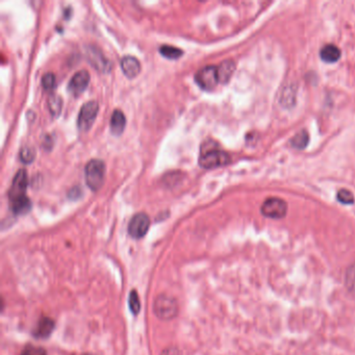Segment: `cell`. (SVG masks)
I'll use <instances>...</instances> for the list:
<instances>
[{
	"label": "cell",
	"mask_w": 355,
	"mask_h": 355,
	"mask_svg": "<svg viewBox=\"0 0 355 355\" xmlns=\"http://www.w3.org/2000/svg\"><path fill=\"white\" fill-rule=\"evenodd\" d=\"M230 163V156L227 152L217 149L210 148L207 144V147L201 148V153L199 156V165L204 169H215L219 167H224Z\"/></svg>",
	"instance_id": "cell-1"
},
{
	"label": "cell",
	"mask_w": 355,
	"mask_h": 355,
	"mask_svg": "<svg viewBox=\"0 0 355 355\" xmlns=\"http://www.w3.org/2000/svg\"><path fill=\"white\" fill-rule=\"evenodd\" d=\"M86 183L88 187L96 192L98 191L104 182L105 177V165L100 160H91L85 169Z\"/></svg>",
	"instance_id": "cell-2"
},
{
	"label": "cell",
	"mask_w": 355,
	"mask_h": 355,
	"mask_svg": "<svg viewBox=\"0 0 355 355\" xmlns=\"http://www.w3.org/2000/svg\"><path fill=\"white\" fill-rule=\"evenodd\" d=\"M195 81L198 84V86L205 90V91H211L214 90L219 82L218 76V68L216 66H205L197 71L195 75Z\"/></svg>",
	"instance_id": "cell-3"
},
{
	"label": "cell",
	"mask_w": 355,
	"mask_h": 355,
	"mask_svg": "<svg viewBox=\"0 0 355 355\" xmlns=\"http://www.w3.org/2000/svg\"><path fill=\"white\" fill-rule=\"evenodd\" d=\"M99 111L98 102L90 100L86 102L81 109L77 118V127L81 131H88L94 124Z\"/></svg>",
	"instance_id": "cell-4"
},
{
	"label": "cell",
	"mask_w": 355,
	"mask_h": 355,
	"mask_svg": "<svg viewBox=\"0 0 355 355\" xmlns=\"http://www.w3.org/2000/svg\"><path fill=\"white\" fill-rule=\"evenodd\" d=\"M262 214L271 219H282L287 216L288 204L285 200L272 197L265 200L261 207Z\"/></svg>",
	"instance_id": "cell-5"
},
{
	"label": "cell",
	"mask_w": 355,
	"mask_h": 355,
	"mask_svg": "<svg viewBox=\"0 0 355 355\" xmlns=\"http://www.w3.org/2000/svg\"><path fill=\"white\" fill-rule=\"evenodd\" d=\"M153 309L156 317L162 320H171L179 312V306H177L175 299L165 295L159 296L155 299Z\"/></svg>",
	"instance_id": "cell-6"
},
{
	"label": "cell",
	"mask_w": 355,
	"mask_h": 355,
	"mask_svg": "<svg viewBox=\"0 0 355 355\" xmlns=\"http://www.w3.org/2000/svg\"><path fill=\"white\" fill-rule=\"evenodd\" d=\"M150 226V219L145 212H139L135 214L129 224H128V232L129 234L134 239H141L143 238Z\"/></svg>",
	"instance_id": "cell-7"
},
{
	"label": "cell",
	"mask_w": 355,
	"mask_h": 355,
	"mask_svg": "<svg viewBox=\"0 0 355 355\" xmlns=\"http://www.w3.org/2000/svg\"><path fill=\"white\" fill-rule=\"evenodd\" d=\"M28 185L27 180V172L24 169H20L15 177L12 184V187L9 191V198L11 200H15L18 198H22L26 196V189Z\"/></svg>",
	"instance_id": "cell-8"
},
{
	"label": "cell",
	"mask_w": 355,
	"mask_h": 355,
	"mask_svg": "<svg viewBox=\"0 0 355 355\" xmlns=\"http://www.w3.org/2000/svg\"><path fill=\"white\" fill-rule=\"evenodd\" d=\"M90 83V73L87 70H80L70 80L68 85V90L71 94L75 96L81 95L89 86Z\"/></svg>",
	"instance_id": "cell-9"
},
{
	"label": "cell",
	"mask_w": 355,
	"mask_h": 355,
	"mask_svg": "<svg viewBox=\"0 0 355 355\" xmlns=\"http://www.w3.org/2000/svg\"><path fill=\"white\" fill-rule=\"evenodd\" d=\"M121 69L128 78H134L141 72V64L136 57L126 55L121 60Z\"/></svg>",
	"instance_id": "cell-10"
},
{
	"label": "cell",
	"mask_w": 355,
	"mask_h": 355,
	"mask_svg": "<svg viewBox=\"0 0 355 355\" xmlns=\"http://www.w3.org/2000/svg\"><path fill=\"white\" fill-rule=\"evenodd\" d=\"M125 125H126L125 115L123 114L122 111L115 110L112 115L111 123H110V128L112 133L115 135L122 134L125 129Z\"/></svg>",
	"instance_id": "cell-11"
},
{
	"label": "cell",
	"mask_w": 355,
	"mask_h": 355,
	"mask_svg": "<svg viewBox=\"0 0 355 355\" xmlns=\"http://www.w3.org/2000/svg\"><path fill=\"white\" fill-rule=\"evenodd\" d=\"M218 76L220 84H227L235 70V64L231 60L222 62L218 67Z\"/></svg>",
	"instance_id": "cell-12"
},
{
	"label": "cell",
	"mask_w": 355,
	"mask_h": 355,
	"mask_svg": "<svg viewBox=\"0 0 355 355\" xmlns=\"http://www.w3.org/2000/svg\"><path fill=\"white\" fill-rule=\"evenodd\" d=\"M341 49L334 44H327L322 47L320 51V56L322 61L326 63H336L341 58Z\"/></svg>",
	"instance_id": "cell-13"
},
{
	"label": "cell",
	"mask_w": 355,
	"mask_h": 355,
	"mask_svg": "<svg viewBox=\"0 0 355 355\" xmlns=\"http://www.w3.org/2000/svg\"><path fill=\"white\" fill-rule=\"evenodd\" d=\"M11 208L15 212L16 215H23L26 214L27 211L30 210L31 208V202L27 196L18 198L15 200H11Z\"/></svg>",
	"instance_id": "cell-14"
},
{
	"label": "cell",
	"mask_w": 355,
	"mask_h": 355,
	"mask_svg": "<svg viewBox=\"0 0 355 355\" xmlns=\"http://www.w3.org/2000/svg\"><path fill=\"white\" fill-rule=\"evenodd\" d=\"M54 323L50 319L44 318L39 322L37 328L34 330V336L38 338H47L53 330Z\"/></svg>",
	"instance_id": "cell-15"
},
{
	"label": "cell",
	"mask_w": 355,
	"mask_h": 355,
	"mask_svg": "<svg viewBox=\"0 0 355 355\" xmlns=\"http://www.w3.org/2000/svg\"><path fill=\"white\" fill-rule=\"evenodd\" d=\"M309 142V135L306 130H301L298 133H296L292 140H291V145L299 150L304 149Z\"/></svg>",
	"instance_id": "cell-16"
},
{
	"label": "cell",
	"mask_w": 355,
	"mask_h": 355,
	"mask_svg": "<svg viewBox=\"0 0 355 355\" xmlns=\"http://www.w3.org/2000/svg\"><path fill=\"white\" fill-rule=\"evenodd\" d=\"M160 52L163 56L169 60H177L184 54V51L180 48L171 46V45H163L160 47Z\"/></svg>",
	"instance_id": "cell-17"
},
{
	"label": "cell",
	"mask_w": 355,
	"mask_h": 355,
	"mask_svg": "<svg viewBox=\"0 0 355 355\" xmlns=\"http://www.w3.org/2000/svg\"><path fill=\"white\" fill-rule=\"evenodd\" d=\"M48 105H49V111L52 114V116H54V117L60 116V114L62 113V109H63L62 97L58 95H52L49 98Z\"/></svg>",
	"instance_id": "cell-18"
},
{
	"label": "cell",
	"mask_w": 355,
	"mask_h": 355,
	"mask_svg": "<svg viewBox=\"0 0 355 355\" xmlns=\"http://www.w3.org/2000/svg\"><path fill=\"white\" fill-rule=\"evenodd\" d=\"M345 285L349 291L355 293V264L349 267L345 274Z\"/></svg>",
	"instance_id": "cell-19"
},
{
	"label": "cell",
	"mask_w": 355,
	"mask_h": 355,
	"mask_svg": "<svg viewBox=\"0 0 355 355\" xmlns=\"http://www.w3.org/2000/svg\"><path fill=\"white\" fill-rule=\"evenodd\" d=\"M337 198L343 204H352V203H354V196H353V194L350 191L345 190V189H342V190H340L338 192Z\"/></svg>",
	"instance_id": "cell-20"
},
{
	"label": "cell",
	"mask_w": 355,
	"mask_h": 355,
	"mask_svg": "<svg viewBox=\"0 0 355 355\" xmlns=\"http://www.w3.org/2000/svg\"><path fill=\"white\" fill-rule=\"evenodd\" d=\"M42 86L47 91H52L56 86V78L53 73H46L42 77Z\"/></svg>",
	"instance_id": "cell-21"
},
{
	"label": "cell",
	"mask_w": 355,
	"mask_h": 355,
	"mask_svg": "<svg viewBox=\"0 0 355 355\" xmlns=\"http://www.w3.org/2000/svg\"><path fill=\"white\" fill-rule=\"evenodd\" d=\"M20 160L24 164H30L34 160V151L30 147H23L20 151Z\"/></svg>",
	"instance_id": "cell-22"
},
{
	"label": "cell",
	"mask_w": 355,
	"mask_h": 355,
	"mask_svg": "<svg viewBox=\"0 0 355 355\" xmlns=\"http://www.w3.org/2000/svg\"><path fill=\"white\" fill-rule=\"evenodd\" d=\"M129 307H130V310L133 312V313H139L140 311V308H141V302H140V298H139V295L135 291H132L130 293V296H129Z\"/></svg>",
	"instance_id": "cell-23"
},
{
	"label": "cell",
	"mask_w": 355,
	"mask_h": 355,
	"mask_svg": "<svg viewBox=\"0 0 355 355\" xmlns=\"http://www.w3.org/2000/svg\"><path fill=\"white\" fill-rule=\"evenodd\" d=\"M22 355H46V351L40 347L28 346L24 349Z\"/></svg>",
	"instance_id": "cell-24"
},
{
	"label": "cell",
	"mask_w": 355,
	"mask_h": 355,
	"mask_svg": "<svg viewBox=\"0 0 355 355\" xmlns=\"http://www.w3.org/2000/svg\"><path fill=\"white\" fill-rule=\"evenodd\" d=\"M162 355H182L181 351L177 349V348H174V347H170V348H167L163 351Z\"/></svg>",
	"instance_id": "cell-25"
},
{
	"label": "cell",
	"mask_w": 355,
	"mask_h": 355,
	"mask_svg": "<svg viewBox=\"0 0 355 355\" xmlns=\"http://www.w3.org/2000/svg\"><path fill=\"white\" fill-rule=\"evenodd\" d=\"M84 355H94V354H89V353H88V354H84Z\"/></svg>",
	"instance_id": "cell-26"
}]
</instances>
